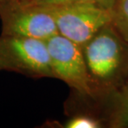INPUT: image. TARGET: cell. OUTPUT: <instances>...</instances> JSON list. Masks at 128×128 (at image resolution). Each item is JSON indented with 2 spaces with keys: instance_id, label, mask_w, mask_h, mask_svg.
I'll list each match as a JSON object with an SVG mask.
<instances>
[{
  "instance_id": "obj_10",
  "label": "cell",
  "mask_w": 128,
  "mask_h": 128,
  "mask_svg": "<svg viewBox=\"0 0 128 128\" xmlns=\"http://www.w3.org/2000/svg\"><path fill=\"white\" fill-rule=\"evenodd\" d=\"M2 1H4V0H0V4H1V2H2Z\"/></svg>"
},
{
  "instance_id": "obj_2",
  "label": "cell",
  "mask_w": 128,
  "mask_h": 128,
  "mask_svg": "<svg viewBox=\"0 0 128 128\" xmlns=\"http://www.w3.org/2000/svg\"><path fill=\"white\" fill-rule=\"evenodd\" d=\"M45 8L54 18L58 33L82 47L113 19L112 8L96 2Z\"/></svg>"
},
{
  "instance_id": "obj_7",
  "label": "cell",
  "mask_w": 128,
  "mask_h": 128,
  "mask_svg": "<svg viewBox=\"0 0 128 128\" xmlns=\"http://www.w3.org/2000/svg\"><path fill=\"white\" fill-rule=\"evenodd\" d=\"M112 25L128 42V0H113Z\"/></svg>"
},
{
  "instance_id": "obj_4",
  "label": "cell",
  "mask_w": 128,
  "mask_h": 128,
  "mask_svg": "<svg viewBox=\"0 0 128 128\" xmlns=\"http://www.w3.org/2000/svg\"><path fill=\"white\" fill-rule=\"evenodd\" d=\"M2 35L48 40L58 34L54 18L47 8L31 0H4L0 4Z\"/></svg>"
},
{
  "instance_id": "obj_9",
  "label": "cell",
  "mask_w": 128,
  "mask_h": 128,
  "mask_svg": "<svg viewBox=\"0 0 128 128\" xmlns=\"http://www.w3.org/2000/svg\"><path fill=\"white\" fill-rule=\"evenodd\" d=\"M31 1L32 4L42 7L61 6V5L76 4V2H101V4H103L112 8V4H113V0H31Z\"/></svg>"
},
{
  "instance_id": "obj_1",
  "label": "cell",
  "mask_w": 128,
  "mask_h": 128,
  "mask_svg": "<svg viewBox=\"0 0 128 128\" xmlns=\"http://www.w3.org/2000/svg\"><path fill=\"white\" fill-rule=\"evenodd\" d=\"M96 96H107L128 78V42L110 24L82 47Z\"/></svg>"
},
{
  "instance_id": "obj_8",
  "label": "cell",
  "mask_w": 128,
  "mask_h": 128,
  "mask_svg": "<svg viewBox=\"0 0 128 128\" xmlns=\"http://www.w3.org/2000/svg\"><path fill=\"white\" fill-rule=\"evenodd\" d=\"M66 128H100L102 123L96 116L89 114H78L73 116L65 123Z\"/></svg>"
},
{
  "instance_id": "obj_6",
  "label": "cell",
  "mask_w": 128,
  "mask_h": 128,
  "mask_svg": "<svg viewBox=\"0 0 128 128\" xmlns=\"http://www.w3.org/2000/svg\"><path fill=\"white\" fill-rule=\"evenodd\" d=\"M108 125L114 128H128V78L122 85L110 93Z\"/></svg>"
},
{
  "instance_id": "obj_5",
  "label": "cell",
  "mask_w": 128,
  "mask_h": 128,
  "mask_svg": "<svg viewBox=\"0 0 128 128\" xmlns=\"http://www.w3.org/2000/svg\"><path fill=\"white\" fill-rule=\"evenodd\" d=\"M46 43L54 78L64 82L80 96L95 97L82 47L59 33Z\"/></svg>"
},
{
  "instance_id": "obj_3",
  "label": "cell",
  "mask_w": 128,
  "mask_h": 128,
  "mask_svg": "<svg viewBox=\"0 0 128 128\" xmlns=\"http://www.w3.org/2000/svg\"><path fill=\"white\" fill-rule=\"evenodd\" d=\"M0 71L54 78L46 41L21 36H0Z\"/></svg>"
}]
</instances>
